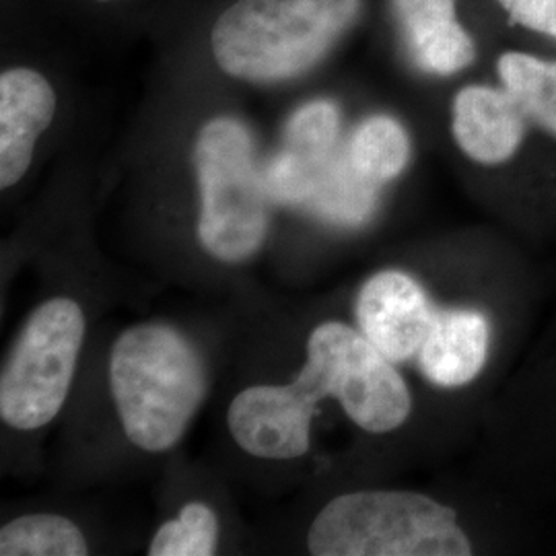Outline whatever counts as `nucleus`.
<instances>
[{
	"label": "nucleus",
	"instance_id": "19",
	"mask_svg": "<svg viewBox=\"0 0 556 556\" xmlns=\"http://www.w3.org/2000/svg\"><path fill=\"white\" fill-rule=\"evenodd\" d=\"M324 165L303 160L298 153L282 147L264 167V186L268 197L278 204H307L318 186Z\"/></svg>",
	"mask_w": 556,
	"mask_h": 556
},
{
	"label": "nucleus",
	"instance_id": "2",
	"mask_svg": "<svg viewBox=\"0 0 556 556\" xmlns=\"http://www.w3.org/2000/svg\"><path fill=\"white\" fill-rule=\"evenodd\" d=\"M110 388L126 438L144 452H167L204 400L206 371L174 328L140 324L114 342Z\"/></svg>",
	"mask_w": 556,
	"mask_h": 556
},
{
	"label": "nucleus",
	"instance_id": "3",
	"mask_svg": "<svg viewBox=\"0 0 556 556\" xmlns=\"http://www.w3.org/2000/svg\"><path fill=\"white\" fill-rule=\"evenodd\" d=\"M200 194L199 236L223 262L254 256L268 229V192L256 140L236 114L204 116L188 147Z\"/></svg>",
	"mask_w": 556,
	"mask_h": 556
},
{
	"label": "nucleus",
	"instance_id": "20",
	"mask_svg": "<svg viewBox=\"0 0 556 556\" xmlns=\"http://www.w3.org/2000/svg\"><path fill=\"white\" fill-rule=\"evenodd\" d=\"M517 25L556 40V0H497Z\"/></svg>",
	"mask_w": 556,
	"mask_h": 556
},
{
	"label": "nucleus",
	"instance_id": "11",
	"mask_svg": "<svg viewBox=\"0 0 556 556\" xmlns=\"http://www.w3.org/2000/svg\"><path fill=\"white\" fill-rule=\"evenodd\" d=\"M526 114L509 91L462 87L452 103V135L459 151L480 165L511 160L526 137Z\"/></svg>",
	"mask_w": 556,
	"mask_h": 556
},
{
	"label": "nucleus",
	"instance_id": "4",
	"mask_svg": "<svg viewBox=\"0 0 556 556\" xmlns=\"http://www.w3.org/2000/svg\"><path fill=\"white\" fill-rule=\"evenodd\" d=\"M316 556H468L472 544L456 511L404 491H363L332 498L314 519Z\"/></svg>",
	"mask_w": 556,
	"mask_h": 556
},
{
	"label": "nucleus",
	"instance_id": "1",
	"mask_svg": "<svg viewBox=\"0 0 556 556\" xmlns=\"http://www.w3.org/2000/svg\"><path fill=\"white\" fill-rule=\"evenodd\" d=\"M367 7L369 0H169L149 40L163 71L273 89L319 75Z\"/></svg>",
	"mask_w": 556,
	"mask_h": 556
},
{
	"label": "nucleus",
	"instance_id": "14",
	"mask_svg": "<svg viewBox=\"0 0 556 556\" xmlns=\"http://www.w3.org/2000/svg\"><path fill=\"white\" fill-rule=\"evenodd\" d=\"M346 153L361 176L383 186L406 169L410 137L400 119L376 114L358 122Z\"/></svg>",
	"mask_w": 556,
	"mask_h": 556
},
{
	"label": "nucleus",
	"instance_id": "18",
	"mask_svg": "<svg viewBox=\"0 0 556 556\" xmlns=\"http://www.w3.org/2000/svg\"><path fill=\"white\" fill-rule=\"evenodd\" d=\"M219 538V521L204 503H188L178 519L161 526L149 546L151 556L215 555Z\"/></svg>",
	"mask_w": 556,
	"mask_h": 556
},
{
	"label": "nucleus",
	"instance_id": "5",
	"mask_svg": "<svg viewBox=\"0 0 556 556\" xmlns=\"http://www.w3.org/2000/svg\"><path fill=\"white\" fill-rule=\"evenodd\" d=\"M66 41L25 17L2 27L0 188L11 190L34 167L41 140L60 112L59 56Z\"/></svg>",
	"mask_w": 556,
	"mask_h": 556
},
{
	"label": "nucleus",
	"instance_id": "15",
	"mask_svg": "<svg viewBox=\"0 0 556 556\" xmlns=\"http://www.w3.org/2000/svg\"><path fill=\"white\" fill-rule=\"evenodd\" d=\"M503 89L511 93L526 118L556 137V62L523 52H505L497 62Z\"/></svg>",
	"mask_w": 556,
	"mask_h": 556
},
{
	"label": "nucleus",
	"instance_id": "9",
	"mask_svg": "<svg viewBox=\"0 0 556 556\" xmlns=\"http://www.w3.org/2000/svg\"><path fill=\"white\" fill-rule=\"evenodd\" d=\"M406 62L429 77H454L477 60V43L457 15V0H388Z\"/></svg>",
	"mask_w": 556,
	"mask_h": 556
},
{
	"label": "nucleus",
	"instance_id": "8",
	"mask_svg": "<svg viewBox=\"0 0 556 556\" xmlns=\"http://www.w3.org/2000/svg\"><path fill=\"white\" fill-rule=\"evenodd\" d=\"M319 397L299 381L254 386L236 396L227 413L239 447L264 459H295L309 450V427Z\"/></svg>",
	"mask_w": 556,
	"mask_h": 556
},
{
	"label": "nucleus",
	"instance_id": "16",
	"mask_svg": "<svg viewBox=\"0 0 556 556\" xmlns=\"http://www.w3.org/2000/svg\"><path fill=\"white\" fill-rule=\"evenodd\" d=\"M89 553L79 528L52 514L23 516L0 530L2 556H85Z\"/></svg>",
	"mask_w": 556,
	"mask_h": 556
},
{
	"label": "nucleus",
	"instance_id": "6",
	"mask_svg": "<svg viewBox=\"0 0 556 556\" xmlns=\"http://www.w3.org/2000/svg\"><path fill=\"white\" fill-rule=\"evenodd\" d=\"M83 338L85 316L73 299H50L31 314L0 376V417L7 425L34 431L59 415Z\"/></svg>",
	"mask_w": 556,
	"mask_h": 556
},
{
	"label": "nucleus",
	"instance_id": "12",
	"mask_svg": "<svg viewBox=\"0 0 556 556\" xmlns=\"http://www.w3.org/2000/svg\"><path fill=\"white\" fill-rule=\"evenodd\" d=\"M489 321L470 309L439 312L425 338L418 361L420 369L441 388H459L482 371L489 357Z\"/></svg>",
	"mask_w": 556,
	"mask_h": 556
},
{
	"label": "nucleus",
	"instance_id": "17",
	"mask_svg": "<svg viewBox=\"0 0 556 556\" xmlns=\"http://www.w3.org/2000/svg\"><path fill=\"white\" fill-rule=\"evenodd\" d=\"M282 147L299 157L324 165L338 149L340 108L334 100L305 101L289 116L282 132Z\"/></svg>",
	"mask_w": 556,
	"mask_h": 556
},
{
	"label": "nucleus",
	"instance_id": "10",
	"mask_svg": "<svg viewBox=\"0 0 556 556\" xmlns=\"http://www.w3.org/2000/svg\"><path fill=\"white\" fill-rule=\"evenodd\" d=\"M433 318L420 285L400 270L378 273L358 293L361 332L394 363L418 355Z\"/></svg>",
	"mask_w": 556,
	"mask_h": 556
},
{
	"label": "nucleus",
	"instance_id": "13",
	"mask_svg": "<svg viewBox=\"0 0 556 556\" xmlns=\"http://www.w3.org/2000/svg\"><path fill=\"white\" fill-rule=\"evenodd\" d=\"M378 190V184L358 174L346 149H337L321 167L318 186L307 204L321 219L355 227L374 215Z\"/></svg>",
	"mask_w": 556,
	"mask_h": 556
},
{
	"label": "nucleus",
	"instance_id": "7",
	"mask_svg": "<svg viewBox=\"0 0 556 556\" xmlns=\"http://www.w3.org/2000/svg\"><path fill=\"white\" fill-rule=\"evenodd\" d=\"M392 363L365 334L326 321L307 340V363L298 381L319 400L337 397L361 429L388 433L404 425L413 408L408 386Z\"/></svg>",
	"mask_w": 556,
	"mask_h": 556
}]
</instances>
